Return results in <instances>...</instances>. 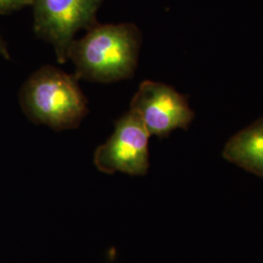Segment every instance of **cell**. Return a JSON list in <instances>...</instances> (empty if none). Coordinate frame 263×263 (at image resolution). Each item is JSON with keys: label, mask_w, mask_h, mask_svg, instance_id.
<instances>
[{"label": "cell", "mask_w": 263, "mask_h": 263, "mask_svg": "<svg viewBox=\"0 0 263 263\" xmlns=\"http://www.w3.org/2000/svg\"><path fill=\"white\" fill-rule=\"evenodd\" d=\"M141 33L137 26L95 25L86 35L73 40L68 60L80 80L112 83L132 78L138 67Z\"/></svg>", "instance_id": "obj_1"}, {"label": "cell", "mask_w": 263, "mask_h": 263, "mask_svg": "<svg viewBox=\"0 0 263 263\" xmlns=\"http://www.w3.org/2000/svg\"><path fill=\"white\" fill-rule=\"evenodd\" d=\"M33 0H0V14H9L31 6Z\"/></svg>", "instance_id": "obj_7"}, {"label": "cell", "mask_w": 263, "mask_h": 263, "mask_svg": "<svg viewBox=\"0 0 263 263\" xmlns=\"http://www.w3.org/2000/svg\"><path fill=\"white\" fill-rule=\"evenodd\" d=\"M0 55H2L7 60L10 59L9 52H8V49L6 47V44L1 39H0Z\"/></svg>", "instance_id": "obj_8"}, {"label": "cell", "mask_w": 263, "mask_h": 263, "mask_svg": "<svg viewBox=\"0 0 263 263\" xmlns=\"http://www.w3.org/2000/svg\"><path fill=\"white\" fill-rule=\"evenodd\" d=\"M103 0H33V30L51 44L57 61L65 64L76 33L90 29Z\"/></svg>", "instance_id": "obj_3"}, {"label": "cell", "mask_w": 263, "mask_h": 263, "mask_svg": "<svg viewBox=\"0 0 263 263\" xmlns=\"http://www.w3.org/2000/svg\"><path fill=\"white\" fill-rule=\"evenodd\" d=\"M151 137L140 117L129 110L116 120L110 138L97 148L96 167L105 174L121 172L131 176L146 175Z\"/></svg>", "instance_id": "obj_4"}, {"label": "cell", "mask_w": 263, "mask_h": 263, "mask_svg": "<svg viewBox=\"0 0 263 263\" xmlns=\"http://www.w3.org/2000/svg\"><path fill=\"white\" fill-rule=\"evenodd\" d=\"M228 162L263 178V116L233 135L222 151Z\"/></svg>", "instance_id": "obj_6"}, {"label": "cell", "mask_w": 263, "mask_h": 263, "mask_svg": "<svg viewBox=\"0 0 263 263\" xmlns=\"http://www.w3.org/2000/svg\"><path fill=\"white\" fill-rule=\"evenodd\" d=\"M78 81L55 66H41L22 87L21 107L35 124L58 131L74 129L89 111Z\"/></svg>", "instance_id": "obj_2"}, {"label": "cell", "mask_w": 263, "mask_h": 263, "mask_svg": "<svg viewBox=\"0 0 263 263\" xmlns=\"http://www.w3.org/2000/svg\"><path fill=\"white\" fill-rule=\"evenodd\" d=\"M130 110L140 117L151 136L158 138L168 137L178 129L186 130L195 117L186 96L172 86L151 80L140 84Z\"/></svg>", "instance_id": "obj_5"}]
</instances>
